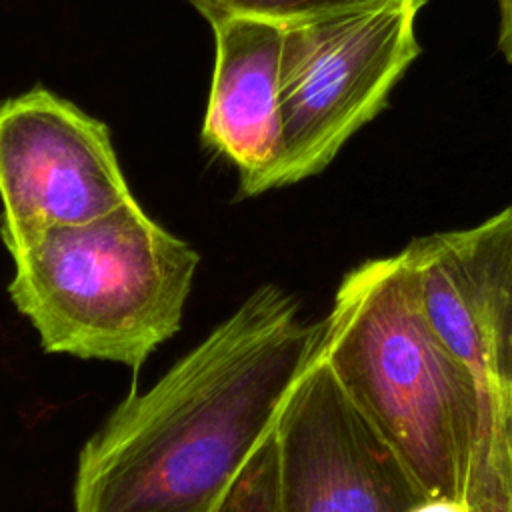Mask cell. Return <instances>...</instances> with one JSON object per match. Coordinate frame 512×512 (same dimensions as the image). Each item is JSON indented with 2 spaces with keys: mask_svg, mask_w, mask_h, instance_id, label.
<instances>
[{
  "mask_svg": "<svg viewBox=\"0 0 512 512\" xmlns=\"http://www.w3.org/2000/svg\"><path fill=\"white\" fill-rule=\"evenodd\" d=\"M318 354L422 496L464 500V386L402 254L366 260L342 278Z\"/></svg>",
  "mask_w": 512,
  "mask_h": 512,
  "instance_id": "2",
  "label": "cell"
},
{
  "mask_svg": "<svg viewBox=\"0 0 512 512\" xmlns=\"http://www.w3.org/2000/svg\"><path fill=\"white\" fill-rule=\"evenodd\" d=\"M216 62L202 142L240 172V194L272 188L282 150L280 60L284 28L230 18L212 24Z\"/></svg>",
  "mask_w": 512,
  "mask_h": 512,
  "instance_id": "7",
  "label": "cell"
},
{
  "mask_svg": "<svg viewBox=\"0 0 512 512\" xmlns=\"http://www.w3.org/2000/svg\"><path fill=\"white\" fill-rule=\"evenodd\" d=\"M408 512H472L464 500L450 498H424Z\"/></svg>",
  "mask_w": 512,
  "mask_h": 512,
  "instance_id": "11",
  "label": "cell"
},
{
  "mask_svg": "<svg viewBox=\"0 0 512 512\" xmlns=\"http://www.w3.org/2000/svg\"><path fill=\"white\" fill-rule=\"evenodd\" d=\"M198 262L132 198L14 256L8 294L44 352L140 370L180 330Z\"/></svg>",
  "mask_w": 512,
  "mask_h": 512,
  "instance_id": "3",
  "label": "cell"
},
{
  "mask_svg": "<svg viewBox=\"0 0 512 512\" xmlns=\"http://www.w3.org/2000/svg\"><path fill=\"white\" fill-rule=\"evenodd\" d=\"M0 236L14 256L46 232L96 220L128 200L110 130L34 88L0 104Z\"/></svg>",
  "mask_w": 512,
  "mask_h": 512,
  "instance_id": "5",
  "label": "cell"
},
{
  "mask_svg": "<svg viewBox=\"0 0 512 512\" xmlns=\"http://www.w3.org/2000/svg\"><path fill=\"white\" fill-rule=\"evenodd\" d=\"M420 500L316 344L274 424V512H408Z\"/></svg>",
  "mask_w": 512,
  "mask_h": 512,
  "instance_id": "6",
  "label": "cell"
},
{
  "mask_svg": "<svg viewBox=\"0 0 512 512\" xmlns=\"http://www.w3.org/2000/svg\"><path fill=\"white\" fill-rule=\"evenodd\" d=\"M220 512H274V432L230 490Z\"/></svg>",
  "mask_w": 512,
  "mask_h": 512,
  "instance_id": "9",
  "label": "cell"
},
{
  "mask_svg": "<svg viewBox=\"0 0 512 512\" xmlns=\"http://www.w3.org/2000/svg\"><path fill=\"white\" fill-rule=\"evenodd\" d=\"M210 24L248 18L280 28L304 26L374 6L382 0H188Z\"/></svg>",
  "mask_w": 512,
  "mask_h": 512,
  "instance_id": "8",
  "label": "cell"
},
{
  "mask_svg": "<svg viewBox=\"0 0 512 512\" xmlns=\"http://www.w3.org/2000/svg\"><path fill=\"white\" fill-rule=\"evenodd\" d=\"M426 0H382L336 18L284 28L280 60L282 150L272 188L300 182L388 102L420 54Z\"/></svg>",
  "mask_w": 512,
  "mask_h": 512,
  "instance_id": "4",
  "label": "cell"
},
{
  "mask_svg": "<svg viewBox=\"0 0 512 512\" xmlns=\"http://www.w3.org/2000/svg\"><path fill=\"white\" fill-rule=\"evenodd\" d=\"M318 338L290 294L260 286L86 440L74 512H220Z\"/></svg>",
  "mask_w": 512,
  "mask_h": 512,
  "instance_id": "1",
  "label": "cell"
},
{
  "mask_svg": "<svg viewBox=\"0 0 512 512\" xmlns=\"http://www.w3.org/2000/svg\"><path fill=\"white\" fill-rule=\"evenodd\" d=\"M498 50L512 62V0H498Z\"/></svg>",
  "mask_w": 512,
  "mask_h": 512,
  "instance_id": "10",
  "label": "cell"
}]
</instances>
